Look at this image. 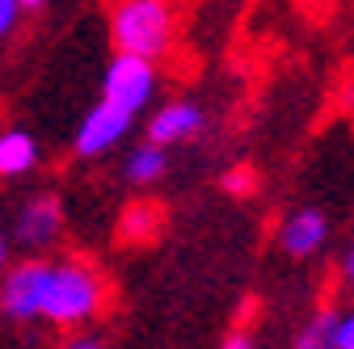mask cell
Returning <instances> with one entry per match:
<instances>
[{"label":"cell","mask_w":354,"mask_h":349,"mask_svg":"<svg viewBox=\"0 0 354 349\" xmlns=\"http://www.w3.org/2000/svg\"><path fill=\"white\" fill-rule=\"evenodd\" d=\"M13 232H17V240H21L26 248H34V252L51 248V244L64 236V202H59V194H34V198L21 206Z\"/></svg>","instance_id":"5b68a950"},{"label":"cell","mask_w":354,"mask_h":349,"mask_svg":"<svg viewBox=\"0 0 354 349\" xmlns=\"http://www.w3.org/2000/svg\"><path fill=\"white\" fill-rule=\"evenodd\" d=\"M160 219H165V210H160L156 202H136V206H127V210H122L118 232H122V240L144 244V240H152V236L160 232Z\"/></svg>","instance_id":"9c48e42d"},{"label":"cell","mask_w":354,"mask_h":349,"mask_svg":"<svg viewBox=\"0 0 354 349\" xmlns=\"http://www.w3.org/2000/svg\"><path fill=\"white\" fill-rule=\"evenodd\" d=\"M59 349H102V341H97V337H72V341H64Z\"/></svg>","instance_id":"2e32d148"},{"label":"cell","mask_w":354,"mask_h":349,"mask_svg":"<svg viewBox=\"0 0 354 349\" xmlns=\"http://www.w3.org/2000/svg\"><path fill=\"white\" fill-rule=\"evenodd\" d=\"M329 240V219H325V210L317 206H299L291 215H283V223H279V248L291 252V257H313L321 252Z\"/></svg>","instance_id":"8992f818"},{"label":"cell","mask_w":354,"mask_h":349,"mask_svg":"<svg viewBox=\"0 0 354 349\" xmlns=\"http://www.w3.org/2000/svg\"><path fill=\"white\" fill-rule=\"evenodd\" d=\"M106 278L84 261L30 257L0 278V312L9 320H47L59 328L84 324L106 308Z\"/></svg>","instance_id":"6da1fadb"},{"label":"cell","mask_w":354,"mask_h":349,"mask_svg":"<svg viewBox=\"0 0 354 349\" xmlns=\"http://www.w3.org/2000/svg\"><path fill=\"white\" fill-rule=\"evenodd\" d=\"M165 168H169V148H156L152 139L136 143V148L127 152V160H122V172H127L131 186H152V181H160Z\"/></svg>","instance_id":"ba28073f"},{"label":"cell","mask_w":354,"mask_h":349,"mask_svg":"<svg viewBox=\"0 0 354 349\" xmlns=\"http://www.w3.org/2000/svg\"><path fill=\"white\" fill-rule=\"evenodd\" d=\"M21 13H26L21 0H0V42H5V38L21 26Z\"/></svg>","instance_id":"7c38bea8"},{"label":"cell","mask_w":354,"mask_h":349,"mask_svg":"<svg viewBox=\"0 0 354 349\" xmlns=\"http://www.w3.org/2000/svg\"><path fill=\"white\" fill-rule=\"evenodd\" d=\"M177 0H110V42L114 55H136L160 63L177 47Z\"/></svg>","instance_id":"3957f363"},{"label":"cell","mask_w":354,"mask_h":349,"mask_svg":"<svg viewBox=\"0 0 354 349\" xmlns=\"http://www.w3.org/2000/svg\"><path fill=\"white\" fill-rule=\"evenodd\" d=\"M21 5H26V13H30V9H42L47 0H21Z\"/></svg>","instance_id":"ac0fdd59"},{"label":"cell","mask_w":354,"mask_h":349,"mask_svg":"<svg viewBox=\"0 0 354 349\" xmlns=\"http://www.w3.org/2000/svg\"><path fill=\"white\" fill-rule=\"evenodd\" d=\"M156 84H160L156 63L136 59V55H114L106 76H102L97 106L88 110L80 118V126H76L72 152L80 160H102L106 152H114L131 135L136 118L148 110V101L156 97Z\"/></svg>","instance_id":"7a4b0ae2"},{"label":"cell","mask_w":354,"mask_h":349,"mask_svg":"<svg viewBox=\"0 0 354 349\" xmlns=\"http://www.w3.org/2000/svg\"><path fill=\"white\" fill-rule=\"evenodd\" d=\"M5 261H9V240L0 236V270H5Z\"/></svg>","instance_id":"e0dca14e"},{"label":"cell","mask_w":354,"mask_h":349,"mask_svg":"<svg viewBox=\"0 0 354 349\" xmlns=\"http://www.w3.org/2000/svg\"><path fill=\"white\" fill-rule=\"evenodd\" d=\"M342 278H346V290L354 295V240H350V248H346V257H342Z\"/></svg>","instance_id":"9a60e30c"},{"label":"cell","mask_w":354,"mask_h":349,"mask_svg":"<svg viewBox=\"0 0 354 349\" xmlns=\"http://www.w3.org/2000/svg\"><path fill=\"white\" fill-rule=\"evenodd\" d=\"M333 320H337V312H317L313 320L295 332L291 349H329L333 345Z\"/></svg>","instance_id":"30bf717a"},{"label":"cell","mask_w":354,"mask_h":349,"mask_svg":"<svg viewBox=\"0 0 354 349\" xmlns=\"http://www.w3.org/2000/svg\"><path fill=\"white\" fill-rule=\"evenodd\" d=\"M249 181H253V172H249V168H236V172H228V177H224V186H228L232 194H245Z\"/></svg>","instance_id":"5bb4252c"},{"label":"cell","mask_w":354,"mask_h":349,"mask_svg":"<svg viewBox=\"0 0 354 349\" xmlns=\"http://www.w3.org/2000/svg\"><path fill=\"white\" fill-rule=\"evenodd\" d=\"M219 349H257V341H253L249 328H232L224 341H219Z\"/></svg>","instance_id":"4fadbf2b"},{"label":"cell","mask_w":354,"mask_h":349,"mask_svg":"<svg viewBox=\"0 0 354 349\" xmlns=\"http://www.w3.org/2000/svg\"><path fill=\"white\" fill-rule=\"evenodd\" d=\"M203 126H207L203 106L190 101V97H177V101L156 106V114L148 118V139H152L156 148H177V143L198 139Z\"/></svg>","instance_id":"277c9868"},{"label":"cell","mask_w":354,"mask_h":349,"mask_svg":"<svg viewBox=\"0 0 354 349\" xmlns=\"http://www.w3.org/2000/svg\"><path fill=\"white\" fill-rule=\"evenodd\" d=\"M329 349H354V308L337 312V320H333V345Z\"/></svg>","instance_id":"8fae6325"},{"label":"cell","mask_w":354,"mask_h":349,"mask_svg":"<svg viewBox=\"0 0 354 349\" xmlns=\"http://www.w3.org/2000/svg\"><path fill=\"white\" fill-rule=\"evenodd\" d=\"M38 164V139L21 126H9L0 130V181H13V177H26Z\"/></svg>","instance_id":"52a82bcc"}]
</instances>
